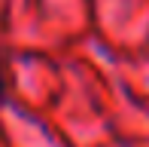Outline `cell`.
Masks as SVG:
<instances>
[{
	"label": "cell",
	"mask_w": 149,
	"mask_h": 147,
	"mask_svg": "<svg viewBox=\"0 0 149 147\" xmlns=\"http://www.w3.org/2000/svg\"><path fill=\"white\" fill-rule=\"evenodd\" d=\"M0 95H3V71H0Z\"/></svg>",
	"instance_id": "6da1fadb"
}]
</instances>
